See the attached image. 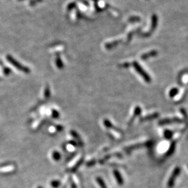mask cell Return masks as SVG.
Here are the masks:
<instances>
[{
    "label": "cell",
    "instance_id": "cell-1",
    "mask_svg": "<svg viewBox=\"0 0 188 188\" xmlns=\"http://www.w3.org/2000/svg\"><path fill=\"white\" fill-rule=\"evenodd\" d=\"M133 66L134 67L135 70H136V71L142 76L143 78L144 79L145 82H147V83H150L151 78L149 76V75L144 71V69L141 67V66L137 62H133Z\"/></svg>",
    "mask_w": 188,
    "mask_h": 188
},
{
    "label": "cell",
    "instance_id": "cell-2",
    "mask_svg": "<svg viewBox=\"0 0 188 188\" xmlns=\"http://www.w3.org/2000/svg\"><path fill=\"white\" fill-rule=\"evenodd\" d=\"M7 59H8V61L11 63L12 64V65L15 67L16 68H18L20 70H21V71L23 72H25V73H28L30 72V70H29V69L25 66H23V65H21V64L20 63H19L18 61H16L15 59H14L10 56V55H8L7 56Z\"/></svg>",
    "mask_w": 188,
    "mask_h": 188
},
{
    "label": "cell",
    "instance_id": "cell-3",
    "mask_svg": "<svg viewBox=\"0 0 188 188\" xmlns=\"http://www.w3.org/2000/svg\"><path fill=\"white\" fill-rule=\"evenodd\" d=\"M180 172H181L180 167H175V169L174 170L172 175H170V177L167 182V187L169 188H172V187L174 186L175 180L177 179V177L180 175Z\"/></svg>",
    "mask_w": 188,
    "mask_h": 188
},
{
    "label": "cell",
    "instance_id": "cell-4",
    "mask_svg": "<svg viewBox=\"0 0 188 188\" xmlns=\"http://www.w3.org/2000/svg\"><path fill=\"white\" fill-rule=\"evenodd\" d=\"M158 25V17L157 15L154 14L153 15L152 17V24H151V30L149 32L146 33V34H140V36H141L143 37H149L150 35L154 32V31L155 30V29Z\"/></svg>",
    "mask_w": 188,
    "mask_h": 188
},
{
    "label": "cell",
    "instance_id": "cell-5",
    "mask_svg": "<svg viewBox=\"0 0 188 188\" xmlns=\"http://www.w3.org/2000/svg\"><path fill=\"white\" fill-rule=\"evenodd\" d=\"M158 53L157 51H156V50H153L152 51L147 53L143 54L141 57L142 59L145 60V59H149L150 57L156 56L158 55Z\"/></svg>",
    "mask_w": 188,
    "mask_h": 188
},
{
    "label": "cell",
    "instance_id": "cell-6",
    "mask_svg": "<svg viewBox=\"0 0 188 188\" xmlns=\"http://www.w3.org/2000/svg\"><path fill=\"white\" fill-rule=\"evenodd\" d=\"M113 174L115 177V178L117 181V183H118L119 185H122L124 184V180L122 178L121 174L119 173V171H117L116 170H115L113 172Z\"/></svg>",
    "mask_w": 188,
    "mask_h": 188
},
{
    "label": "cell",
    "instance_id": "cell-7",
    "mask_svg": "<svg viewBox=\"0 0 188 188\" xmlns=\"http://www.w3.org/2000/svg\"><path fill=\"white\" fill-rule=\"evenodd\" d=\"M181 120L180 119L178 118H175V119H164L159 122L160 125H166L169 124V123H173V122H180Z\"/></svg>",
    "mask_w": 188,
    "mask_h": 188
},
{
    "label": "cell",
    "instance_id": "cell-8",
    "mask_svg": "<svg viewBox=\"0 0 188 188\" xmlns=\"http://www.w3.org/2000/svg\"><path fill=\"white\" fill-rule=\"evenodd\" d=\"M120 42H121V40H116V41H114V42L108 43L107 44H105V48H106L107 49H108V50L111 49V48H114V47L116 46V45H118Z\"/></svg>",
    "mask_w": 188,
    "mask_h": 188
},
{
    "label": "cell",
    "instance_id": "cell-9",
    "mask_svg": "<svg viewBox=\"0 0 188 188\" xmlns=\"http://www.w3.org/2000/svg\"><path fill=\"white\" fill-rule=\"evenodd\" d=\"M96 181H97L98 185H99V186L101 188H107V186L106 184L105 183L104 181L101 178L97 177L96 178Z\"/></svg>",
    "mask_w": 188,
    "mask_h": 188
},
{
    "label": "cell",
    "instance_id": "cell-10",
    "mask_svg": "<svg viewBox=\"0 0 188 188\" xmlns=\"http://www.w3.org/2000/svg\"><path fill=\"white\" fill-rule=\"evenodd\" d=\"M83 161H84V159H83V158H82V159H80V160L78 162V163L76 164L75 165L73 168H72V169H71V172H75L76 171V170H78V169L80 167V166L81 164H82V162H83Z\"/></svg>",
    "mask_w": 188,
    "mask_h": 188
},
{
    "label": "cell",
    "instance_id": "cell-11",
    "mask_svg": "<svg viewBox=\"0 0 188 188\" xmlns=\"http://www.w3.org/2000/svg\"><path fill=\"white\" fill-rule=\"evenodd\" d=\"M175 142H173L172 143L171 145H170V147L169 150L167 152V156L171 155L173 153V152L174 151V150H175Z\"/></svg>",
    "mask_w": 188,
    "mask_h": 188
},
{
    "label": "cell",
    "instance_id": "cell-12",
    "mask_svg": "<svg viewBox=\"0 0 188 188\" xmlns=\"http://www.w3.org/2000/svg\"><path fill=\"white\" fill-rule=\"evenodd\" d=\"M178 92V90L177 88H173L169 92V96L170 97H175Z\"/></svg>",
    "mask_w": 188,
    "mask_h": 188
},
{
    "label": "cell",
    "instance_id": "cell-13",
    "mask_svg": "<svg viewBox=\"0 0 188 188\" xmlns=\"http://www.w3.org/2000/svg\"><path fill=\"white\" fill-rule=\"evenodd\" d=\"M141 20V19L138 16H133L130 17L128 19V21L130 23H135V22H139Z\"/></svg>",
    "mask_w": 188,
    "mask_h": 188
},
{
    "label": "cell",
    "instance_id": "cell-14",
    "mask_svg": "<svg viewBox=\"0 0 188 188\" xmlns=\"http://www.w3.org/2000/svg\"><path fill=\"white\" fill-rule=\"evenodd\" d=\"M60 185V181L58 180H53L51 182V186L54 188H57Z\"/></svg>",
    "mask_w": 188,
    "mask_h": 188
},
{
    "label": "cell",
    "instance_id": "cell-15",
    "mask_svg": "<svg viewBox=\"0 0 188 188\" xmlns=\"http://www.w3.org/2000/svg\"><path fill=\"white\" fill-rule=\"evenodd\" d=\"M52 158H53V159L54 160L58 161L60 159V155L58 151H55L52 153Z\"/></svg>",
    "mask_w": 188,
    "mask_h": 188
},
{
    "label": "cell",
    "instance_id": "cell-16",
    "mask_svg": "<svg viewBox=\"0 0 188 188\" xmlns=\"http://www.w3.org/2000/svg\"><path fill=\"white\" fill-rule=\"evenodd\" d=\"M172 133L170 131L166 130L165 132H164V137H165V138H166L167 139H170L172 138Z\"/></svg>",
    "mask_w": 188,
    "mask_h": 188
},
{
    "label": "cell",
    "instance_id": "cell-17",
    "mask_svg": "<svg viewBox=\"0 0 188 188\" xmlns=\"http://www.w3.org/2000/svg\"><path fill=\"white\" fill-rule=\"evenodd\" d=\"M158 116V114H152L151 115H149L148 117H144L143 118V120H151V119H154L155 118V117H156Z\"/></svg>",
    "mask_w": 188,
    "mask_h": 188
},
{
    "label": "cell",
    "instance_id": "cell-18",
    "mask_svg": "<svg viewBox=\"0 0 188 188\" xmlns=\"http://www.w3.org/2000/svg\"><path fill=\"white\" fill-rule=\"evenodd\" d=\"M104 123L105 126H106L107 128H111V127H113L112 123H111L109 120H105L104 122Z\"/></svg>",
    "mask_w": 188,
    "mask_h": 188
},
{
    "label": "cell",
    "instance_id": "cell-19",
    "mask_svg": "<svg viewBox=\"0 0 188 188\" xmlns=\"http://www.w3.org/2000/svg\"><path fill=\"white\" fill-rule=\"evenodd\" d=\"M71 135H72V136L74 138H75L76 139H77L78 141H79V143L80 144H81V140H80V138H79V136H78V133H76L75 132H74V131H72L71 132Z\"/></svg>",
    "mask_w": 188,
    "mask_h": 188
},
{
    "label": "cell",
    "instance_id": "cell-20",
    "mask_svg": "<svg viewBox=\"0 0 188 188\" xmlns=\"http://www.w3.org/2000/svg\"><path fill=\"white\" fill-rule=\"evenodd\" d=\"M50 95V91H49V88L48 86H47L45 89V96L46 98H49Z\"/></svg>",
    "mask_w": 188,
    "mask_h": 188
},
{
    "label": "cell",
    "instance_id": "cell-21",
    "mask_svg": "<svg viewBox=\"0 0 188 188\" xmlns=\"http://www.w3.org/2000/svg\"><path fill=\"white\" fill-rule=\"evenodd\" d=\"M52 116L54 117V118H58L59 117V113H58L57 111L53 110L52 112Z\"/></svg>",
    "mask_w": 188,
    "mask_h": 188
},
{
    "label": "cell",
    "instance_id": "cell-22",
    "mask_svg": "<svg viewBox=\"0 0 188 188\" xmlns=\"http://www.w3.org/2000/svg\"><path fill=\"white\" fill-rule=\"evenodd\" d=\"M57 66H58V67L60 68L63 67V64H62V61H60V59H57Z\"/></svg>",
    "mask_w": 188,
    "mask_h": 188
},
{
    "label": "cell",
    "instance_id": "cell-23",
    "mask_svg": "<svg viewBox=\"0 0 188 188\" xmlns=\"http://www.w3.org/2000/svg\"><path fill=\"white\" fill-rule=\"evenodd\" d=\"M96 163V161H89V162H87V164H86V166H89V167H90V166H93L94 165V164H95Z\"/></svg>",
    "mask_w": 188,
    "mask_h": 188
},
{
    "label": "cell",
    "instance_id": "cell-24",
    "mask_svg": "<svg viewBox=\"0 0 188 188\" xmlns=\"http://www.w3.org/2000/svg\"><path fill=\"white\" fill-rule=\"evenodd\" d=\"M129 66H130V64L129 63H124V64H122V65H121V67H128Z\"/></svg>",
    "mask_w": 188,
    "mask_h": 188
},
{
    "label": "cell",
    "instance_id": "cell-25",
    "mask_svg": "<svg viewBox=\"0 0 188 188\" xmlns=\"http://www.w3.org/2000/svg\"><path fill=\"white\" fill-rule=\"evenodd\" d=\"M71 188H77V186H76L75 184L74 183V182H71Z\"/></svg>",
    "mask_w": 188,
    "mask_h": 188
},
{
    "label": "cell",
    "instance_id": "cell-26",
    "mask_svg": "<svg viewBox=\"0 0 188 188\" xmlns=\"http://www.w3.org/2000/svg\"><path fill=\"white\" fill-rule=\"evenodd\" d=\"M37 188H43V187H42V186H38V187H37Z\"/></svg>",
    "mask_w": 188,
    "mask_h": 188
},
{
    "label": "cell",
    "instance_id": "cell-27",
    "mask_svg": "<svg viewBox=\"0 0 188 188\" xmlns=\"http://www.w3.org/2000/svg\"><path fill=\"white\" fill-rule=\"evenodd\" d=\"M93 1H95V2H97V1H98V0H93Z\"/></svg>",
    "mask_w": 188,
    "mask_h": 188
}]
</instances>
